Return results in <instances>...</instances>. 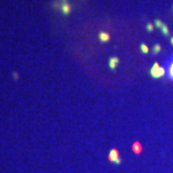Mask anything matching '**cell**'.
<instances>
[{"label":"cell","instance_id":"cell-10","mask_svg":"<svg viewBox=\"0 0 173 173\" xmlns=\"http://www.w3.org/2000/svg\"><path fill=\"white\" fill-rule=\"evenodd\" d=\"M169 76H170L171 80H173V63L170 66V69H169Z\"/></svg>","mask_w":173,"mask_h":173},{"label":"cell","instance_id":"cell-6","mask_svg":"<svg viewBox=\"0 0 173 173\" xmlns=\"http://www.w3.org/2000/svg\"><path fill=\"white\" fill-rule=\"evenodd\" d=\"M161 31L164 36H169V28L166 25H163V27L161 28Z\"/></svg>","mask_w":173,"mask_h":173},{"label":"cell","instance_id":"cell-14","mask_svg":"<svg viewBox=\"0 0 173 173\" xmlns=\"http://www.w3.org/2000/svg\"><path fill=\"white\" fill-rule=\"evenodd\" d=\"M172 9H173V8H172Z\"/></svg>","mask_w":173,"mask_h":173},{"label":"cell","instance_id":"cell-2","mask_svg":"<svg viewBox=\"0 0 173 173\" xmlns=\"http://www.w3.org/2000/svg\"><path fill=\"white\" fill-rule=\"evenodd\" d=\"M108 160H110L111 162L113 163H116V164H120L121 163V159H120V153L116 148H113L111 150L110 154H108Z\"/></svg>","mask_w":173,"mask_h":173},{"label":"cell","instance_id":"cell-1","mask_svg":"<svg viewBox=\"0 0 173 173\" xmlns=\"http://www.w3.org/2000/svg\"><path fill=\"white\" fill-rule=\"evenodd\" d=\"M165 74V69L160 67V65L157 63H155L153 65V67L151 68V76L153 78H160Z\"/></svg>","mask_w":173,"mask_h":173},{"label":"cell","instance_id":"cell-5","mask_svg":"<svg viewBox=\"0 0 173 173\" xmlns=\"http://www.w3.org/2000/svg\"><path fill=\"white\" fill-rule=\"evenodd\" d=\"M133 151H134L135 154H140L142 152V146H141V144L139 142H135L133 144Z\"/></svg>","mask_w":173,"mask_h":173},{"label":"cell","instance_id":"cell-9","mask_svg":"<svg viewBox=\"0 0 173 173\" xmlns=\"http://www.w3.org/2000/svg\"><path fill=\"white\" fill-rule=\"evenodd\" d=\"M163 25H164V24H163V22L161 21V20H160V19L155 20V27H157V28H162V27H163Z\"/></svg>","mask_w":173,"mask_h":173},{"label":"cell","instance_id":"cell-13","mask_svg":"<svg viewBox=\"0 0 173 173\" xmlns=\"http://www.w3.org/2000/svg\"><path fill=\"white\" fill-rule=\"evenodd\" d=\"M171 44L173 45V37H172V38H171Z\"/></svg>","mask_w":173,"mask_h":173},{"label":"cell","instance_id":"cell-4","mask_svg":"<svg viewBox=\"0 0 173 173\" xmlns=\"http://www.w3.org/2000/svg\"><path fill=\"white\" fill-rule=\"evenodd\" d=\"M99 40L102 41V43H106V41H108L110 40V35H108V34L107 33H104V31H102V33L99 34Z\"/></svg>","mask_w":173,"mask_h":173},{"label":"cell","instance_id":"cell-8","mask_svg":"<svg viewBox=\"0 0 173 173\" xmlns=\"http://www.w3.org/2000/svg\"><path fill=\"white\" fill-rule=\"evenodd\" d=\"M160 50H161V46H160V45H155V46L153 47V50H152V52H153V54H157Z\"/></svg>","mask_w":173,"mask_h":173},{"label":"cell","instance_id":"cell-12","mask_svg":"<svg viewBox=\"0 0 173 173\" xmlns=\"http://www.w3.org/2000/svg\"><path fill=\"white\" fill-rule=\"evenodd\" d=\"M69 6L68 5H66V6H64V8H63V10H64V14H68L69 12Z\"/></svg>","mask_w":173,"mask_h":173},{"label":"cell","instance_id":"cell-3","mask_svg":"<svg viewBox=\"0 0 173 173\" xmlns=\"http://www.w3.org/2000/svg\"><path fill=\"white\" fill-rule=\"evenodd\" d=\"M118 63H120V58L118 57H111L110 58V68L115 69Z\"/></svg>","mask_w":173,"mask_h":173},{"label":"cell","instance_id":"cell-11","mask_svg":"<svg viewBox=\"0 0 173 173\" xmlns=\"http://www.w3.org/2000/svg\"><path fill=\"white\" fill-rule=\"evenodd\" d=\"M146 29H148V31H152L154 29V26L152 24H148L146 25Z\"/></svg>","mask_w":173,"mask_h":173},{"label":"cell","instance_id":"cell-7","mask_svg":"<svg viewBox=\"0 0 173 173\" xmlns=\"http://www.w3.org/2000/svg\"><path fill=\"white\" fill-rule=\"evenodd\" d=\"M141 52H142L143 54H146V52H148V47L146 46L145 44H142L141 45Z\"/></svg>","mask_w":173,"mask_h":173}]
</instances>
